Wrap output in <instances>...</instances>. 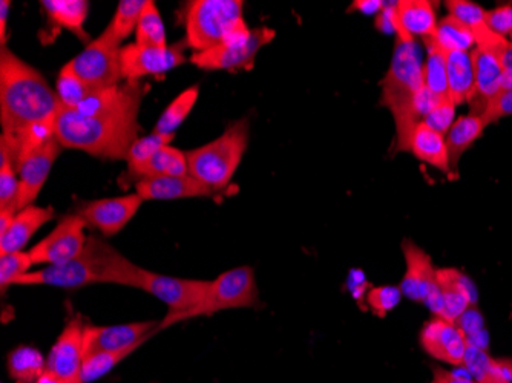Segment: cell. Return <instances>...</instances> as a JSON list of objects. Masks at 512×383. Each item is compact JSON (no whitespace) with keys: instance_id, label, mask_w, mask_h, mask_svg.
Wrapping results in <instances>:
<instances>
[{"instance_id":"6da1fadb","label":"cell","mask_w":512,"mask_h":383,"mask_svg":"<svg viewBox=\"0 0 512 383\" xmlns=\"http://www.w3.org/2000/svg\"><path fill=\"white\" fill-rule=\"evenodd\" d=\"M142 86L126 82L92 92L76 109L60 108L56 138L62 148L123 160L138 140Z\"/></svg>"},{"instance_id":"7a4b0ae2","label":"cell","mask_w":512,"mask_h":383,"mask_svg":"<svg viewBox=\"0 0 512 383\" xmlns=\"http://www.w3.org/2000/svg\"><path fill=\"white\" fill-rule=\"evenodd\" d=\"M60 102L42 74L2 46L0 53V140L13 145L31 126L57 120Z\"/></svg>"},{"instance_id":"3957f363","label":"cell","mask_w":512,"mask_h":383,"mask_svg":"<svg viewBox=\"0 0 512 383\" xmlns=\"http://www.w3.org/2000/svg\"><path fill=\"white\" fill-rule=\"evenodd\" d=\"M142 273V267L135 266L111 244L96 236H89L79 258L59 266H46L39 272H28L20 276L14 285L80 289L92 284H117L138 289Z\"/></svg>"},{"instance_id":"277c9868","label":"cell","mask_w":512,"mask_h":383,"mask_svg":"<svg viewBox=\"0 0 512 383\" xmlns=\"http://www.w3.org/2000/svg\"><path fill=\"white\" fill-rule=\"evenodd\" d=\"M381 88V105L390 109L396 123V151L408 152L411 135L422 122L417 99L425 89L421 50L413 37L396 33L393 59Z\"/></svg>"},{"instance_id":"5b68a950","label":"cell","mask_w":512,"mask_h":383,"mask_svg":"<svg viewBox=\"0 0 512 383\" xmlns=\"http://www.w3.org/2000/svg\"><path fill=\"white\" fill-rule=\"evenodd\" d=\"M249 118L230 123L217 140L188 152L189 174L215 192L234 178L249 143Z\"/></svg>"},{"instance_id":"8992f818","label":"cell","mask_w":512,"mask_h":383,"mask_svg":"<svg viewBox=\"0 0 512 383\" xmlns=\"http://www.w3.org/2000/svg\"><path fill=\"white\" fill-rule=\"evenodd\" d=\"M241 0H194L184 8L186 45L197 53L211 50L246 28Z\"/></svg>"},{"instance_id":"52a82bcc","label":"cell","mask_w":512,"mask_h":383,"mask_svg":"<svg viewBox=\"0 0 512 383\" xmlns=\"http://www.w3.org/2000/svg\"><path fill=\"white\" fill-rule=\"evenodd\" d=\"M258 304V289H256L255 272L252 267L243 266L227 270L223 275L211 281L203 301L189 310L181 313H168L160 321L161 330L200 316H211L218 311L232 308H250Z\"/></svg>"},{"instance_id":"ba28073f","label":"cell","mask_w":512,"mask_h":383,"mask_svg":"<svg viewBox=\"0 0 512 383\" xmlns=\"http://www.w3.org/2000/svg\"><path fill=\"white\" fill-rule=\"evenodd\" d=\"M476 46L471 51L474 76H476V95L471 100V114L480 115L486 103L502 91L503 68L502 54L508 46V40L493 33L483 25L474 31Z\"/></svg>"},{"instance_id":"9c48e42d","label":"cell","mask_w":512,"mask_h":383,"mask_svg":"<svg viewBox=\"0 0 512 383\" xmlns=\"http://www.w3.org/2000/svg\"><path fill=\"white\" fill-rule=\"evenodd\" d=\"M275 39V31L272 28H256L249 30L243 28L238 33L232 34L229 39L220 45L192 54L191 62L200 69L206 71H220V69H250L255 63L256 54L269 45Z\"/></svg>"},{"instance_id":"30bf717a","label":"cell","mask_w":512,"mask_h":383,"mask_svg":"<svg viewBox=\"0 0 512 383\" xmlns=\"http://www.w3.org/2000/svg\"><path fill=\"white\" fill-rule=\"evenodd\" d=\"M120 53L122 45L111 34L103 31L66 66L92 89H108L120 85L123 79Z\"/></svg>"},{"instance_id":"8fae6325","label":"cell","mask_w":512,"mask_h":383,"mask_svg":"<svg viewBox=\"0 0 512 383\" xmlns=\"http://www.w3.org/2000/svg\"><path fill=\"white\" fill-rule=\"evenodd\" d=\"M407 270L399 289L410 301L427 305L434 315H442V295L437 282V269H434L430 255L411 239L402 243Z\"/></svg>"},{"instance_id":"7c38bea8","label":"cell","mask_w":512,"mask_h":383,"mask_svg":"<svg viewBox=\"0 0 512 383\" xmlns=\"http://www.w3.org/2000/svg\"><path fill=\"white\" fill-rule=\"evenodd\" d=\"M85 226L88 224L77 213L63 217L56 229L30 250L34 264L59 266L79 258L88 241Z\"/></svg>"},{"instance_id":"4fadbf2b","label":"cell","mask_w":512,"mask_h":383,"mask_svg":"<svg viewBox=\"0 0 512 383\" xmlns=\"http://www.w3.org/2000/svg\"><path fill=\"white\" fill-rule=\"evenodd\" d=\"M186 42H178L168 48L142 46L137 43L122 46L120 63L122 76L128 82H138L143 77L165 76L166 73L186 63Z\"/></svg>"},{"instance_id":"5bb4252c","label":"cell","mask_w":512,"mask_h":383,"mask_svg":"<svg viewBox=\"0 0 512 383\" xmlns=\"http://www.w3.org/2000/svg\"><path fill=\"white\" fill-rule=\"evenodd\" d=\"M209 285L211 281L174 278L143 269L138 289L145 290L161 302H165L169 307L168 313H181L200 304Z\"/></svg>"},{"instance_id":"9a60e30c","label":"cell","mask_w":512,"mask_h":383,"mask_svg":"<svg viewBox=\"0 0 512 383\" xmlns=\"http://www.w3.org/2000/svg\"><path fill=\"white\" fill-rule=\"evenodd\" d=\"M86 324L73 318L59 334L56 344L46 357V371L56 374L66 383H79L80 371L86 359Z\"/></svg>"},{"instance_id":"2e32d148","label":"cell","mask_w":512,"mask_h":383,"mask_svg":"<svg viewBox=\"0 0 512 383\" xmlns=\"http://www.w3.org/2000/svg\"><path fill=\"white\" fill-rule=\"evenodd\" d=\"M145 203L138 194L126 195V197L103 198V200L86 201L77 209V215L85 220L88 226L102 232L103 236L117 235L122 232L129 221L135 217Z\"/></svg>"},{"instance_id":"e0dca14e","label":"cell","mask_w":512,"mask_h":383,"mask_svg":"<svg viewBox=\"0 0 512 383\" xmlns=\"http://www.w3.org/2000/svg\"><path fill=\"white\" fill-rule=\"evenodd\" d=\"M161 331L160 322H129V324L86 325V356L102 351H122L145 344L154 334Z\"/></svg>"},{"instance_id":"ac0fdd59","label":"cell","mask_w":512,"mask_h":383,"mask_svg":"<svg viewBox=\"0 0 512 383\" xmlns=\"http://www.w3.org/2000/svg\"><path fill=\"white\" fill-rule=\"evenodd\" d=\"M421 345L431 357L451 365H463V359L470 347L462 328L456 322L439 316L425 324L421 333Z\"/></svg>"},{"instance_id":"d6986e66","label":"cell","mask_w":512,"mask_h":383,"mask_svg":"<svg viewBox=\"0 0 512 383\" xmlns=\"http://www.w3.org/2000/svg\"><path fill=\"white\" fill-rule=\"evenodd\" d=\"M60 146L57 138L48 141L45 145L33 152L27 160L23 161L19 169V197H17V213L25 207L34 204L39 197L43 184L48 180L54 161L60 155Z\"/></svg>"},{"instance_id":"ffe728a7","label":"cell","mask_w":512,"mask_h":383,"mask_svg":"<svg viewBox=\"0 0 512 383\" xmlns=\"http://www.w3.org/2000/svg\"><path fill=\"white\" fill-rule=\"evenodd\" d=\"M137 194L145 201H171L181 198L211 197L215 190L191 174L184 177L146 178L135 184Z\"/></svg>"},{"instance_id":"44dd1931","label":"cell","mask_w":512,"mask_h":383,"mask_svg":"<svg viewBox=\"0 0 512 383\" xmlns=\"http://www.w3.org/2000/svg\"><path fill=\"white\" fill-rule=\"evenodd\" d=\"M442 315L439 318L457 322L476 302V289L467 276L456 269H437Z\"/></svg>"},{"instance_id":"7402d4cb","label":"cell","mask_w":512,"mask_h":383,"mask_svg":"<svg viewBox=\"0 0 512 383\" xmlns=\"http://www.w3.org/2000/svg\"><path fill=\"white\" fill-rule=\"evenodd\" d=\"M394 33H405L410 37L428 39L436 34L437 16L433 2L428 0H401L393 4Z\"/></svg>"},{"instance_id":"603a6c76","label":"cell","mask_w":512,"mask_h":383,"mask_svg":"<svg viewBox=\"0 0 512 383\" xmlns=\"http://www.w3.org/2000/svg\"><path fill=\"white\" fill-rule=\"evenodd\" d=\"M56 217L53 207H39L36 204L25 207L14 217L8 232L0 236V255L23 252L34 233Z\"/></svg>"},{"instance_id":"cb8c5ba5","label":"cell","mask_w":512,"mask_h":383,"mask_svg":"<svg viewBox=\"0 0 512 383\" xmlns=\"http://www.w3.org/2000/svg\"><path fill=\"white\" fill-rule=\"evenodd\" d=\"M448 97L454 105L471 103L476 95V76L470 51L447 53Z\"/></svg>"},{"instance_id":"d4e9b609","label":"cell","mask_w":512,"mask_h":383,"mask_svg":"<svg viewBox=\"0 0 512 383\" xmlns=\"http://www.w3.org/2000/svg\"><path fill=\"white\" fill-rule=\"evenodd\" d=\"M408 152L417 160L424 161L439 171L451 175L450 157H448L447 141L445 135L431 129L425 122L419 123L411 135Z\"/></svg>"},{"instance_id":"484cf974","label":"cell","mask_w":512,"mask_h":383,"mask_svg":"<svg viewBox=\"0 0 512 383\" xmlns=\"http://www.w3.org/2000/svg\"><path fill=\"white\" fill-rule=\"evenodd\" d=\"M486 122L480 115L470 114L465 117L457 118L451 126L448 134L445 135L447 141L448 157H450L451 177H457V166L460 158L471 146L482 137L486 128Z\"/></svg>"},{"instance_id":"4316f807","label":"cell","mask_w":512,"mask_h":383,"mask_svg":"<svg viewBox=\"0 0 512 383\" xmlns=\"http://www.w3.org/2000/svg\"><path fill=\"white\" fill-rule=\"evenodd\" d=\"M132 175L140 180L184 177V175H189L188 154H184L180 149L172 148L171 145L163 146Z\"/></svg>"},{"instance_id":"83f0119b","label":"cell","mask_w":512,"mask_h":383,"mask_svg":"<svg viewBox=\"0 0 512 383\" xmlns=\"http://www.w3.org/2000/svg\"><path fill=\"white\" fill-rule=\"evenodd\" d=\"M42 7L56 27L65 28L80 39H88L83 31L89 10L86 0H43Z\"/></svg>"},{"instance_id":"f1b7e54d","label":"cell","mask_w":512,"mask_h":383,"mask_svg":"<svg viewBox=\"0 0 512 383\" xmlns=\"http://www.w3.org/2000/svg\"><path fill=\"white\" fill-rule=\"evenodd\" d=\"M428 57L424 65V83L434 97H448L447 51L433 37L424 39Z\"/></svg>"},{"instance_id":"f546056e","label":"cell","mask_w":512,"mask_h":383,"mask_svg":"<svg viewBox=\"0 0 512 383\" xmlns=\"http://www.w3.org/2000/svg\"><path fill=\"white\" fill-rule=\"evenodd\" d=\"M8 371L16 383H36L46 371V359L33 347H19L8 354Z\"/></svg>"},{"instance_id":"4dcf8cb0","label":"cell","mask_w":512,"mask_h":383,"mask_svg":"<svg viewBox=\"0 0 512 383\" xmlns=\"http://www.w3.org/2000/svg\"><path fill=\"white\" fill-rule=\"evenodd\" d=\"M463 367L477 383H511L500 361L493 359L483 348L470 345L463 359Z\"/></svg>"},{"instance_id":"1f68e13d","label":"cell","mask_w":512,"mask_h":383,"mask_svg":"<svg viewBox=\"0 0 512 383\" xmlns=\"http://www.w3.org/2000/svg\"><path fill=\"white\" fill-rule=\"evenodd\" d=\"M434 39L447 53L450 51H470L476 46L474 31L463 25L453 16L444 17L437 25Z\"/></svg>"},{"instance_id":"d6a6232c","label":"cell","mask_w":512,"mask_h":383,"mask_svg":"<svg viewBox=\"0 0 512 383\" xmlns=\"http://www.w3.org/2000/svg\"><path fill=\"white\" fill-rule=\"evenodd\" d=\"M197 100L198 86H192V88L181 92L177 99H175L174 102L165 109V112L161 114V117L158 118L154 132H157V134L175 135V131L180 128L181 123L191 114Z\"/></svg>"},{"instance_id":"836d02e7","label":"cell","mask_w":512,"mask_h":383,"mask_svg":"<svg viewBox=\"0 0 512 383\" xmlns=\"http://www.w3.org/2000/svg\"><path fill=\"white\" fill-rule=\"evenodd\" d=\"M135 43L142 46H155V48H168L166 42L165 23L161 19L160 11L152 0L146 2L137 30H135Z\"/></svg>"},{"instance_id":"e575fe53","label":"cell","mask_w":512,"mask_h":383,"mask_svg":"<svg viewBox=\"0 0 512 383\" xmlns=\"http://www.w3.org/2000/svg\"><path fill=\"white\" fill-rule=\"evenodd\" d=\"M148 0H122L117 5L114 17L106 27V33L111 34L122 45L123 40L131 36L132 31L137 30L138 20L145 10Z\"/></svg>"},{"instance_id":"d590c367","label":"cell","mask_w":512,"mask_h":383,"mask_svg":"<svg viewBox=\"0 0 512 383\" xmlns=\"http://www.w3.org/2000/svg\"><path fill=\"white\" fill-rule=\"evenodd\" d=\"M140 347L142 345L128 348V350L102 351V353L89 354L83 362L79 383H91L94 380H99L100 377L106 376L109 371L114 370L120 362L125 361L126 357L131 356Z\"/></svg>"},{"instance_id":"8d00e7d4","label":"cell","mask_w":512,"mask_h":383,"mask_svg":"<svg viewBox=\"0 0 512 383\" xmlns=\"http://www.w3.org/2000/svg\"><path fill=\"white\" fill-rule=\"evenodd\" d=\"M96 89L86 85L83 80H80L76 74L68 68L63 66L62 71L57 77V99L60 102V108L76 109L83 100L88 99L89 95Z\"/></svg>"},{"instance_id":"74e56055","label":"cell","mask_w":512,"mask_h":383,"mask_svg":"<svg viewBox=\"0 0 512 383\" xmlns=\"http://www.w3.org/2000/svg\"><path fill=\"white\" fill-rule=\"evenodd\" d=\"M174 137L175 135L152 132V134L146 135V137L138 138L134 145H132V148L129 149L128 157H126L129 174H135L158 149L163 148V146L171 145V141L174 140Z\"/></svg>"},{"instance_id":"f35d334b","label":"cell","mask_w":512,"mask_h":383,"mask_svg":"<svg viewBox=\"0 0 512 383\" xmlns=\"http://www.w3.org/2000/svg\"><path fill=\"white\" fill-rule=\"evenodd\" d=\"M31 266H34V262L31 259L30 250L28 252L0 255V287H2V292H5L7 287H13L14 282L20 276L27 275Z\"/></svg>"},{"instance_id":"ab89813d","label":"cell","mask_w":512,"mask_h":383,"mask_svg":"<svg viewBox=\"0 0 512 383\" xmlns=\"http://www.w3.org/2000/svg\"><path fill=\"white\" fill-rule=\"evenodd\" d=\"M401 298L402 292L399 287L382 285V287H373V289L368 290L365 301H367L368 307L376 316L384 318L401 302Z\"/></svg>"},{"instance_id":"60d3db41","label":"cell","mask_w":512,"mask_h":383,"mask_svg":"<svg viewBox=\"0 0 512 383\" xmlns=\"http://www.w3.org/2000/svg\"><path fill=\"white\" fill-rule=\"evenodd\" d=\"M447 10L450 11V16L467 25L471 30L476 31L477 28L485 25V14L480 5L470 2V0H448Z\"/></svg>"},{"instance_id":"b9f144b4","label":"cell","mask_w":512,"mask_h":383,"mask_svg":"<svg viewBox=\"0 0 512 383\" xmlns=\"http://www.w3.org/2000/svg\"><path fill=\"white\" fill-rule=\"evenodd\" d=\"M454 114H456V105L451 102L450 97H444V99L437 100L436 105L428 111L422 122L427 123L439 134L447 135L453 126Z\"/></svg>"},{"instance_id":"7bdbcfd3","label":"cell","mask_w":512,"mask_h":383,"mask_svg":"<svg viewBox=\"0 0 512 383\" xmlns=\"http://www.w3.org/2000/svg\"><path fill=\"white\" fill-rule=\"evenodd\" d=\"M512 115V91H500L499 94L486 103L480 117L485 120L486 125L497 122L500 118L511 117Z\"/></svg>"},{"instance_id":"ee69618b","label":"cell","mask_w":512,"mask_h":383,"mask_svg":"<svg viewBox=\"0 0 512 383\" xmlns=\"http://www.w3.org/2000/svg\"><path fill=\"white\" fill-rule=\"evenodd\" d=\"M19 187L16 171H0V210H13L17 213Z\"/></svg>"},{"instance_id":"f6af8a7d","label":"cell","mask_w":512,"mask_h":383,"mask_svg":"<svg viewBox=\"0 0 512 383\" xmlns=\"http://www.w3.org/2000/svg\"><path fill=\"white\" fill-rule=\"evenodd\" d=\"M485 25L499 36H512V5H503L486 11Z\"/></svg>"},{"instance_id":"bcb514c9","label":"cell","mask_w":512,"mask_h":383,"mask_svg":"<svg viewBox=\"0 0 512 383\" xmlns=\"http://www.w3.org/2000/svg\"><path fill=\"white\" fill-rule=\"evenodd\" d=\"M348 289H350V292H352L353 298H355L356 301H362L365 296V290H367V281H365L364 273H350V278H348Z\"/></svg>"},{"instance_id":"7dc6e473","label":"cell","mask_w":512,"mask_h":383,"mask_svg":"<svg viewBox=\"0 0 512 383\" xmlns=\"http://www.w3.org/2000/svg\"><path fill=\"white\" fill-rule=\"evenodd\" d=\"M384 2L379 0H356L353 2L350 10L361 11V13L367 14V16H378L382 10H384Z\"/></svg>"},{"instance_id":"c3c4849f","label":"cell","mask_w":512,"mask_h":383,"mask_svg":"<svg viewBox=\"0 0 512 383\" xmlns=\"http://www.w3.org/2000/svg\"><path fill=\"white\" fill-rule=\"evenodd\" d=\"M431 383H477L476 380L460 376V374L450 373L445 370H434L433 382Z\"/></svg>"},{"instance_id":"681fc988","label":"cell","mask_w":512,"mask_h":383,"mask_svg":"<svg viewBox=\"0 0 512 383\" xmlns=\"http://www.w3.org/2000/svg\"><path fill=\"white\" fill-rule=\"evenodd\" d=\"M10 2L2 0L0 2V36H2V46L7 42V20L10 14Z\"/></svg>"},{"instance_id":"f907efd6","label":"cell","mask_w":512,"mask_h":383,"mask_svg":"<svg viewBox=\"0 0 512 383\" xmlns=\"http://www.w3.org/2000/svg\"><path fill=\"white\" fill-rule=\"evenodd\" d=\"M16 215L17 213L13 210H0V236H4L8 232Z\"/></svg>"},{"instance_id":"816d5d0a","label":"cell","mask_w":512,"mask_h":383,"mask_svg":"<svg viewBox=\"0 0 512 383\" xmlns=\"http://www.w3.org/2000/svg\"><path fill=\"white\" fill-rule=\"evenodd\" d=\"M503 68L512 69V43L509 42L502 54Z\"/></svg>"},{"instance_id":"f5cc1de1","label":"cell","mask_w":512,"mask_h":383,"mask_svg":"<svg viewBox=\"0 0 512 383\" xmlns=\"http://www.w3.org/2000/svg\"><path fill=\"white\" fill-rule=\"evenodd\" d=\"M36 383H66L63 382L60 377H57L56 374L50 373V371H45L42 376L39 377Z\"/></svg>"},{"instance_id":"db71d44e","label":"cell","mask_w":512,"mask_h":383,"mask_svg":"<svg viewBox=\"0 0 512 383\" xmlns=\"http://www.w3.org/2000/svg\"><path fill=\"white\" fill-rule=\"evenodd\" d=\"M502 91H512V69H505L503 73Z\"/></svg>"},{"instance_id":"11a10c76","label":"cell","mask_w":512,"mask_h":383,"mask_svg":"<svg viewBox=\"0 0 512 383\" xmlns=\"http://www.w3.org/2000/svg\"><path fill=\"white\" fill-rule=\"evenodd\" d=\"M500 364H502L506 376H508V379L511 380L512 383V359H502V361H500Z\"/></svg>"},{"instance_id":"9f6ffc18","label":"cell","mask_w":512,"mask_h":383,"mask_svg":"<svg viewBox=\"0 0 512 383\" xmlns=\"http://www.w3.org/2000/svg\"><path fill=\"white\" fill-rule=\"evenodd\" d=\"M511 43H512V36H511Z\"/></svg>"}]
</instances>
